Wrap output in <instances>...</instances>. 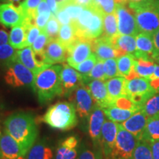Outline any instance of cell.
<instances>
[{"label":"cell","mask_w":159,"mask_h":159,"mask_svg":"<svg viewBox=\"0 0 159 159\" xmlns=\"http://www.w3.org/2000/svg\"><path fill=\"white\" fill-rule=\"evenodd\" d=\"M5 130L18 143L25 156L36 141L39 130L34 116L30 113L16 112L4 122Z\"/></svg>","instance_id":"obj_1"},{"label":"cell","mask_w":159,"mask_h":159,"mask_svg":"<svg viewBox=\"0 0 159 159\" xmlns=\"http://www.w3.org/2000/svg\"><path fill=\"white\" fill-rule=\"evenodd\" d=\"M63 66L51 65L35 75L33 90L42 104L49 102L56 96L61 95V72Z\"/></svg>","instance_id":"obj_2"},{"label":"cell","mask_w":159,"mask_h":159,"mask_svg":"<svg viewBox=\"0 0 159 159\" xmlns=\"http://www.w3.org/2000/svg\"><path fill=\"white\" fill-rule=\"evenodd\" d=\"M41 119L50 128L62 131L71 130L78 122L74 105L66 101L51 105Z\"/></svg>","instance_id":"obj_3"},{"label":"cell","mask_w":159,"mask_h":159,"mask_svg":"<svg viewBox=\"0 0 159 159\" xmlns=\"http://www.w3.org/2000/svg\"><path fill=\"white\" fill-rule=\"evenodd\" d=\"M128 5L134 12L139 31L153 35L159 30V0Z\"/></svg>","instance_id":"obj_4"},{"label":"cell","mask_w":159,"mask_h":159,"mask_svg":"<svg viewBox=\"0 0 159 159\" xmlns=\"http://www.w3.org/2000/svg\"><path fill=\"white\" fill-rule=\"evenodd\" d=\"M5 76V83L14 88L33 86L35 75L25 66L20 63L17 58L7 66Z\"/></svg>","instance_id":"obj_5"},{"label":"cell","mask_w":159,"mask_h":159,"mask_svg":"<svg viewBox=\"0 0 159 159\" xmlns=\"http://www.w3.org/2000/svg\"><path fill=\"white\" fill-rule=\"evenodd\" d=\"M138 142L134 135L119 124L116 143L110 159H131Z\"/></svg>","instance_id":"obj_6"},{"label":"cell","mask_w":159,"mask_h":159,"mask_svg":"<svg viewBox=\"0 0 159 159\" xmlns=\"http://www.w3.org/2000/svg\"><path fill=\"white\" fill-rule=\"evenodd\" d=\"M70 102L74 105L80 118L89 119L95 103L86 85L82 84L75 89L69 96Z\"/></svg>","instance_id":"obj_7"},{"label":"cell","mask_w":159,"mask_h":159,"mask_svg":"<svg viewBox=\"0 0 159 159\" xmlns=\"http://www.w3.org/2000/svg\"><path fill=\"white\" fill-rule=\"evenodd\" d=\"M126 92L127 97L140 108L141 105L151 96L156 94V91L152 88L149 80L136 77L127 80Z\"/></svg>","instance_id":"obj_8"},{"label":"cell","mask_w":159,"mask_h":159,"mask_svg":"<svg viewBox=\"0 0 159 159\" xmlns=\"http://www.w3.org/2000/svg\"><path fill=\"white\" fill-rule=\"evenodd\" d=\"M115 13L118 21L119 35L136 36L140 33L134 12L128 4H116Z\"/></svg>","instance_id":"obj_9"},{"label":"cell","mask_w":159,"mask_h":159,"mask_svg":"<svg viewBox=\"0 0 159 159\" xmlns=\"http://www.w3.org/2000/svg\"><path fill=\"white\" fill-rule=\"evenodd\" d=\"M92 52V40L77 37L67 49V63L72 68H75L89 58Z\"/></svg>","instance_id":"obj_10"},{"label":"cell","mask_w":159,"mask_h":159,"mask_svg":"<svg viewBox=\"0 0 159 159\" xmlns=\"http://www.w3.org/2000/svg\"><path fill=\"white\" fill-rule=\"evenodd\" d=\"M25 15L21 7L13 3H0V23L6 27L22 25Z\"/></svg>","instance_id":"obj_11"},{"label":"cell","mask_w":159,"mask_h":159,"mask_svg":"<svg viewBox=\"0 0 159 159\" xmlns=\"http://www.w3.org/2000/svg\"><path fill=\"white\" fill-rule=\"evenodd\" d=\"M61 95L69 97L75 89L80 85L84 84L83 75L77 71H75L69 64H63L61 72Z\"/></svg>","instance_id":"obj_12"},{"label":"cell","mask_w":159,"mask_h":159,"mask_svg":"<svg viewBox=\"0 0 159 159\" xmlns=\"http://www.w3.org/2000/svg\"><path fill=\"white\" fill-rule=\"evenodd\" d=\"M118 134V125L113 121H105L101 131L100 144L102 152L105 159H110L114 150L116 139Z\"/></svg>","instance_id":"obj_13"},{"label":"cell","mask_w":159,"mask_h":159,"mask_svg":"<svg viewBox=\"0 0 159 159\" xmlns=\"http://www.w3.org/2000/svg\"><path fill=\"white\" fill-rule=\"evenodd\" d=\"M92 49L98 61H105L124 55L122 52L115 47L110 39L103 35L92 40Z\"/></svg>","instance_id":"obj_14"},{"label":"cell","mask_w":159,"mask_h":159,"mask_svg":"<svg viewBox=\"0 0 159 159\" xmlns=\"http://www.w3.org/2000/svg\"><path fill=\"white\" fill-rule=\"evenodd\" d=\"M105 121L104 110L95 104L89 118V134L94 145L100 143L101 131Z\"/></svg>","instance_id":"obj_15"},{"label":"cell","mask_w":159,"mask_h":159,"mask_svg":"<svg viewBox=\"0 0 159 159\" xmlns=\"http://www.w3.org/2000/svg\"><path fill=\"white\" fill-rule=\"evenodd\" d=\"M86 85L96 105L103 109L113 106V102L108 95L105 81L94 80Z\"/></svg>","instance_id":"obj_16"},{"label":"cell","mask_w":159,"mask_h":159,"mask_svg":"<svg viewBox=\"0 0 159 159\" xmlns=\"http://www.w3.org/2000/svg\"><path fill=\"white\" fill-rule=\"evenodd\" d=\"M136 50L134 56L136 59L154 61L153 35L146 33H140L136 36Z\"/></svg>","instance_id":"obj_17"},{"label":"cell","mask_w":159,"mask_h":159,"mask_svg":"<svg viewBox=\"0 0 159 159\" xmlns=\"http://www.w3.org/2000/svg\"><path fill=\"white\" fill-rule=\"evenodd\" d=\"M0 152L2 159H25L18 143L5 130L0 133Z\"/></svg>","instance_id":"obj_18"},{"label":"cell","mask_w":159,"mask_h":159,"mask_svg":"<svg viewBox=\"0 0 159 159\" xmlns=\"http://www.w3.org/2000/svg\"><path fill=\"white\" fill-rule=\"evenodd\" d=\"M148 118L142 111H137L130 118L121 123L123 128L132 134L139 141L142 140Z\"/></svg>","instance_id":"obj_19"},{"label":"cell","mask_w":159,"mask_h":159,"mask_svg":"<svg viewBox=\"0 0 159 159\" xmlns=\"http://www.w3.org/2000/svg\"><path fill=\"white\" fill-rule=\"evenodd\" d=\"M44 53L49 65L63 63L67 58V49L58 39H49L45 47Z\"/></svg>","instance_id":"obj_20"},{"label":"cell","mask_w":159,"mask_h":159,"mask_svg":"<svg viewBox=\"0 0 159 159\" xmlns=\"http://www.w3.org/2000/svg\"><path fill=\"white\" fill-rule=\"evenodd\" d=\"M79 140L71 136L63 141L57 149L56 159H77Z\"/></svg>","instance_id":"obj_21"},{"label":"cell","mask_w":159,"mask_h":159,"mask_svg":"<svg viewBox=\"0 0 159 159\" xmlns=\"http://www.w3.org/2000/svg\"><path fill=\"white\" fill-rule=\"evenodd\" d=\"M119 76L125 77L127 80L139 77L134 70L135 57L133 55L126 54L117 57Z\"/></svg>","instance_id":"obj_22"},{"label":"cell","mask_w":159,"mask_h":159,"mask_svg":"<svg viewBox=\"0 0 159 159\" xmlns=\"http://www.w3.org/2000/svg\"><path fill=\"white\" fill-rule=\"evenodd\" d=\"M106 86L108 95L113 102V105L116 99L121 97H127L126 83L127 80L123 77H116L106 80Z\"/></svg>","instance_id":"obj_23"},{"label":"cell","mask_w":159,"mask_h":159,"mask_svg":"<svg viewBox=\"0 0 159 159\" xmlns=\"http://www.w3.org/2000/svg\"><path fill=\"white\" fill-rule=\"evenodd\" d=\"M115 47L122 52L123 54L134 55L136 50V36L129 35H117L111 39Z\"/></svg>","instance_id":"obj_24"},{"label":"cell","mask_w":159,"mask_h":159,"mask_svg":"<svg viewBox=\"0 0 159 159\" xmlns=\"http://www.w3.org/2000/svg\"><path fill=\"white\" fill-rule=\"evenodd\" d=\"M16 58L20 63L29 69L35 75L41 70V67L37 64L34 58L33 49L31 47H26L17 51Z\"/></svg>","instance_id":"obj_25"},{"label":"cell","mask_w":159,"mask_h":159,"mask_svg":"<svg viewBox=\"0 0 159 159\" xmlns=\"http://www.w3.org/2000/svg\"><path fill=\"white\" fill-rule=\"evenodd\" d=\"M26 159H53V152L45 141L41 140L30 148Z\"/></svg>","instance_id":"obj_26"},{"label":"cell","mask_w":159,"mask_h":159,"mask_svg":"<svg viewBox=\"0 0 159 159\" xmlns=\"http://www.w3.org/2000/svg\"><path fill=\"white\" fill-rule=\"evenodd\" d=\"M9 43L16 49L26 47V30L23 25L12 27L9 35Z\"/></svg>","instance_id":"obj_27"},{"label":"cell","mask_w":159,"mask_h":159,"mask_svg":"<svg viewBox=\"0 0 159 159\" xmlns=\"http://www.w3.org/2000/svg\"><path fill=\"white\" fill-rule=\"evenodd\" d=\"M103 110H104L105 116L108 117L109 120L116 123L124 122L136 112L134 111L117 108L116 106L108 107V108H104Z\"/></svg>","instance_id":"obj_28"},{"label":"cell","mask_w":159,"mask_h":159,"mask_svg":"<svg viewBox=\"0 0 159 159\" xmlns=\"http://www.w3.org/2000/svg\"><path fill=\"white\" fill-rule=\"evenodd\" d=\"M117 35H119V31L116 13L105 15L103 16V31L102 35L111 39Z\"/></svg>","instance_id":"obj_29"},{"label":"cell","mask_w":159,"mask_h":159,"mask_svg":"<svg viewBox=\"0 0 159 159\" xmlns=\"http://www.w3.org/2000/svg\"><path fill=\"white\" fill-rule=\"evenodd\" d=\"M136 59V58H135ZM155 64L153 61L144 59H136L134 70L139 77L150 79L155 71Z\"/></svg>","instance_id":"obj_30"},{"label":"cell","mask_w":159,"mask_h":159,"mask_svg":"<svg viewBox=\"0 0 159 159\" xmlns=\"http://www.w3.org/2000/svg\"><path fill=\"white\" fill-rule=\"evenodd\" d=\"M84 7L79 5L75 0H63L57 3V10L63 9L66 12L72 21H75L78 19Z\"/></svg>","instance_id":"obj_31"},{"label":"cell","mask_w":159,"mask_h":159,"mask_svg":"<svg viewBox=\"0 0 159 159\" xmlns=\"http://www.w3.org/2000/svg\"><path fill=\"white\" fill-rule=\"evenodd\" d=\"M139 110L142 111L148 119L159 114V92H156L147 99L141 105Z\"/></svg>","instance_id":"obj_32"},{"label":"cell","mask_w":159,"mask_h":159,"mask_svg":"<svg viewBox=\"0 0 159 159\" xmlns=\"http://www.w3.org/2000/svg\"><path fill=\"white\" fill-rule=\"evenodd\" d=\"M142 140H159V114L148 119Z\"/></svg>","instance_id":"obj_33"},{"label":"cell","mask_w":159,"mask_h":159,"mask_svg":"<svg viewBox=\"0 0 159 159\" xmlns=\"http://www.w3.org/2000/svg\"><path fill=\"white\" fill-rule=\"evenodd\" d=\"M77 38L75 30L71 24L61 26L57 39L61 44L64 46L66 49L69 48L71 43L74 42Z\"/></svg>","instance_id":"obj_34"},{"label":"cell","mask_w":159,"mask_h":159,"mask_svg":"<svg viewBox=\"0 0 159 159\" xmlns=\"http://www.w3.org/2000/svg\"><path fill=\"white\" fill-rule=\"evenodd\" d=\"M131 159H153L150 142L145 140L139 141Z\"/></svg>","instance_id":"obj_35"},{"label":"cell","mask_w":159,"mask_h":159,"mask_svg":"<svg viewBox=\"0 0 159 159\" xmlns=\"http://www.w3.org/2000/svg\"><path fill=\"white\" fill-rule=\"evenodd\" d=\"M83 79L85 85H87L89 82L94 80H100L106 81L107 79L104 71V61H97L96 65L94 66L91 72L85 76H83Z\"/></svg>","instance_id":"obj_36"},{"label":"cell","mask_w":159,"mask_h":159,"mask_svg":"<svg viewBox=\"0 0 159 159\" xmlns=\"http://www.w3.org/2000/svg\"><path fill=\"white\" fill-rule=\"evenodd\" d=\"M17 51L9 43L0 46V64L7 66L16 59Z\"/></svg>","instance_id":"obj_37"},{"label":"cell","mask_w":159,"mask_h":159,"mask_svg":"<svg viewBox=\"0 0 159 159\" xmlns=\"http://www.w3.org/2000/svg\"><path fill=\"white\" fill-rule=\"evenodd\" d=\"M43 1V0H25L20 3L19 6L25 13V18H28L35 21V19L37 16L36 10Z\"/></svg>","instance_id":"obj_38"},{"label":"cell","mask_w":159,"mask_h":159,"mask_svg":"<svg viewBox=\"0 0 159 159\" xmlns=\"http://www.w3.org/2000/svg\"><path fill=\"white\" fill-rule=\"evenodd\" d=\"M92 4L104 16L114 13L116 11L115 0H92Z\"/></svg>","instance_id":"obj_39"},{"label":"cell","mask_w":159,"mask_h":159,"mask_svg":"<svg viewBox=\"0 0 159 159\" xmlns=\"http://www.w3.org/2000/svg\"><path fill=\"white\" fill-rule=\"evenodd\" d=\"M60 29H61V23L59 22L55 16L52 14L44 29L47 34L48 35L49 40L57 39L58 38Z\"/></svg>","instance_id":"obj_40"},{"label":"cell","mask_w":159,"mask_h":159,"mask_svg":"<svg viewBox=\"0 0 159 159\" xmlns=\"http://www.w3.org/2000/svg\"><path fill=\"white\" fill-rule=\"evenodd\" d=\"M98 61V59L94 53H93L89 58H87L85 61H83L81 63H80L78 66L75 67V69L77 70L79 73H80L83 76H85V75H89L92 70L94 66Z\"/></svg>","instance_id":"obj_41"},{"label":"cell","mask_w":159,"mask_h":159,"mask_svg":"<svg viewBox=\"0 0 159 159\" xmlns=\"http://www.w3.org/2000/svg\"><path fill=\"white\" fill-rule=\"evenodd\" d=\"M104 71L106 79H111L113 77H119L117 61L116 58L108 59L104 61Z\"/></svg>","instance_id":"obj_42"},{"label":"cell","mask_w":159,"mask_h":159,"mask_svg":"<svg viewBox=\"0 0 159 159\" xmlns=\"http://www.w3.org/2000/svg\"><path fill=\"white\" fill-rule=\"evenodd\" d=\"M113 106H116L117 108L122 109H126V110H131L134 111H139V107L136 104H134L128 97H121L116 99Z\"/></svg>","instance_id":"obj_43"},{"label":"cell","mask_w":159,"mask_h":159,"mask_svg":"<svg viewBox=\"0 0 159 159\" xmlns=\"http://www.w3.org/2000/svg\"><path fill=\"white\" fill-rule=\"evenodd\" d=\"M49 41L48 35L47 34L45 30H41V34L39 35L35 42L32 45V49L34 52H40L44 50L45 47L47 46Z\"/></svg>","instance_id":"obj_44"},{"label":"cell","mask_w":159,"mask_h":159,"mask_svg":"<svg viewBox=\"0 0 159 159\" xmlns=\"http://www.w3.org/2000/svg\"><path fill=\"white\" fill-rule=\"evenodd\" d=\"M77 159H103V158L102 154L98 151L93 150L83 146L80 151V154Z\"/></svg>","instance_id":"obj_45"},{"label":"cell","mask_w":159,"mask_h":159,"mask_svg":"<svg viewBox=\"0 0 159 159\" xmlns=\"http://www.w3.org/2000/svg\"><path fill=\"white\" fill-rule=\"evenodd\" d=\"M52 15V12H43V13H38L35 19V25L37 26L41 30H44L46 25L48 22L49 18Z\"/></svg>","instance_id":"obj_46"},{"label":"cell","mask_w":159,"mask_h":159,"mask_svg":"<svg viewBox=\"0 0 159 159\" xmlns=\"http://www.w3.org/2000/svg\"><path fill=\"white\" fill-rule=\"evenodd\" d=\"M150 85L156 92H159V64L157 63L155 66V71L149 79Z\"/></svg>","instance_id":"obj_47"},{"label":"cell","mask_w":159,"mask_h":159,"mask_svg":"<svg viewBox=\"0 0 159 159\" xmlns=\"http://www.w3.org/2000/svg\"><path fill=\"white\" fill-rule=\"evenodd\" d=\"M55 16L59 21V22L62 25H69L71 22V20L69 17V16L67 14V13L63 9H58L57 10L56 15Z\"/></svg>","instance_id":"obj_48"},{"label":"cell","mask_w":159,"mask_h":159,"mask_svg":"<svg viewBox=\"0 0 159 159\" xmlns=\"http://www.w3.org/2000/svg\"><path fill=\"white\" fill-rule=\"evenodd\" d=\"M5 29L6 27L0 23V46L9 43V35Z\"/></svg>","instance_id":"obj_49"},{"label":"cell","mask_w":159,"mask_h":159,"mask_svg":"<svg viewBox=\"0 0 159 159\" xmlns=\"http://www.w3.org/2000/svg\"><path fill=\"white\" fill-rule=\"evenodd\" d=\"M151 150L153 159H159V140L150 141Z\"/></svg>","instance_id":"obj_50"},{"label":"cell","mask_w":159,"mask_h":159,"mask_svg":"<svg viewBox=\"0 0 159 159\" xmlns=\"http://www.w3.org/2000/svg\"><path fill=\"white\" fill-rule=\"evenodd\" d=\"M154 43V58L159 55V30H158L153 34ZM154 60V59H153Z\"/></svg>","instance_id":"obj_51"},{"label":"cell","mask_w":159,"mask_h":159,"mask_svg":"<svg viewBox=\"0 0 159 159\" xmlns=\"http://www.w3.org/2000/svg\"><path fill=\"white\" fill-rule=\"evenodd\" d=\"M47 4H48L49 8L51 10L52 14L54 16L56 15L57 11V0H46Z\"/></svg>","instance_id":"obj_52"},{"label":"cell","mask_w":159,"mask_h":159,"mask_svg":"<svg viewBox=\"0 0 159 159\" xmlns=\"http://www.w3.org/2000/svg\"><path fill=\"white\" fill-rule=\"evenodd\" d=\"M79 5L83 6V7H88L92 3V0H75Z\"/></svg>","instance_id":"obj_53"},{"label":"cell","mask_w":159,"mask_h":159,"mask_svg":"<svg viewBox=\"0 0 159 159\" xmlns=\"http://www.w3.org/2000/svg\"><path fill=\"white\" fill-rule=\"evenodd\" d=\"M21 0H0V2L3 3H13V4H19V2Z\"/></svg>","instance_id":"obj_54"},{"label":"cell","mask_w":159,"mask_h":159,"mask_svg":"<svg viewBox=\"0 0 159 159\" xmlns=\"http://www.w3.org/2000/svg\"><path fill=\"white\" fill-rule=\"evenodd\" d=\"M150 1V0H128V3H133V4H141L146 2Z\"/></svg>","instance_id":"obj_55"},{"label":"cell","mask_w":159,"mask_h":159,"mask_svg":"<svg viewBox=\"0 0 159 159\" xmlns=\"http://www.w3.org/2000/svg\"><path fill=\"white\" fill-rule=\"evenodd\" d=\"M116 4H128V0H115Z\"/></svg>","instance_id":"obj_56"},{"label":"cell","mask_w":159,"mask_h":159,"mask_svg":"<svg viewBox=\"0 0 159 159\" xmlns=\"http://www.w3.org/2000/svg\"><path fill=\"white\" fill-rule=\"evenodd\" d=\"M154 61H156L157 63H159V55H158V56H157V57H155V58H154Z\"/></svg>","instance_id":"obj_57"},{"label":"cell","mask_w":159,"mask_h":159,"mask_svg":"<svg viewBox=\"0 0 159 159\" xmlns=\"http://www.w3.org/2000/svg\"><path fill=\"white\" fill-rule=\"evenodd\" d=\"M62 1H63V0H57V2L59 3V2H62Z\"/></svg>","instance_id":"obj_58"},{"label":"cell","mask_w":159,"mask_h":159,"mask_svg":"<svg viewBox=\"0 0 159 159\" xmlns=\"http://www.w3.org/2000/svg\"><path fill=\"white\" fill-rule=\"evenodd\" d=\"M0 133H1V131H0ZM0 159H2V155H1V152H0Z\"/></svg>","instance_id":"obj_59"}]
</instances>
